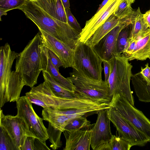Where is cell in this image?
I'll list each match as a JSON object with an SVG mask.
<instances>
[{
    "instance_id": "f35d334b",
    "label": "cell",
    "mask_w": 150,
    "mask_h": 150,
    "mask_svg": "<svg viewBox=\"0 0 150 150\" xmlns=\"http://www.w3.org/2000/svg\"><path fill=\"white\" fill-rule=\"evenodd\" d=\"M143 17L148 27L150 29V10L143 14Z\"/></svg>"
},
{
    "instance_id": "d590c367",
    "label": "cell",
    "mask_w": 150,
    "mask_h": 150,
    "mask_svg": "<svg viewBox=\"0 0 150 150\" xmlns=\"http://www.w3.org/2000/svg\"><path fill=\"white\" fill-rule=\"evenodd\" d=\"M140 73L147 84L150 85V67H149L148 63L146 64L145 68L141 67Z\"/></svg>"
},
{
    "instance_id": "ac0fdd59",
    "label": "cell",
    "mask_w": 150,
    "mask_h": 150,
    "mask_svg": "<svg viewBox=\"0 0 150 150\" xmlns=\"http://www.w3.org/2000/svg\"><path fill=\"white\" fill-rule=\"evenodd\" d=\"M132 27L129 38V40H138L150 33L139 7L134 11L131 15Z\"/></svg>"
},
{
    "instance_id": "f1b7e54d",
    "label": "cell",
    "mask_w": 150,
    "mask_h": 150,
    "mask_svg": "<svg viewBox=\"0 0 150 150\" xmlns=\"http://www.w3.org/2000/svg\"><path fill=\"white\" fill-rule=\"evenodd\" d=\"M128 0H121L113 12L114 14L120 19L130 16L134 11Z\"/></svg>"
},
{
    "instance_id": "9a60e30c",
    "label": "cell",
    "mask_w": 150,
    "mask_h": 150,
    "mask_svg": "<svg viewBox=\"0 0 150 150\" xmlns=\"http://www.w3.org/2000/svg\"><path fill=\"white\" fill-rule=\"evenodd\" d=\"M43 45L60 58L64 68L72 67L74 49L43 30L39 29Z\"/></svg>"
},
{
    "instance_id": "2e32d148",
    "label": "cell",
    "mask_w": 150,
    "mask_h": 150,
    "mask_svg": "<svg viewBox=\"0 0 150 150\" xmlns=\"http://www.w3.org/2000/svg\"><path fill=\"white\" fill-rule=\"evenodd\" d=\"M93 126L77 130H64L63 132L66 142L63 150H89Z\"/></svg>"
},
{
    "instance_id": "e575fe53",
    "label": "cell",
    "mask_w": 150,
    "mask_h": 150,
    "mask_svg": "<svg viewBox=\"0 0 150 150\" xmlns=\"http://www.w3.org/2000/svg\"><path fill=\"white\" fill-rule=\"evenodd\" d=\"M137 41L129 40L127 45L121 55L126 57L131 54L135 48Z\"/></svg>"
},
{
    "instance_id": "d6a6232c",
    "label": "cell",
    "mask_w": 150,
    "mask_h": 150,
    "mask_svg": "<svg viewBox=\"0 0 150 150\" xmlns=\"http://www.w3.org/2000/svg\"><path fill=\"white\" fill-rule=\"evenodd\" d=\"M48 52L52 63L56 69L59 71V68L63 66V63L58 57L51 50L48 49Z\"/></svg>"
},
{
    "instance_id": "83f0119b",
    "label": "cell",
    "mask_w": 150,
    "mask_h": 150,
    "mask_svg": "<svg viewBox=\"0 0 150 150\" xmlns=\"http://www.w3.org/2000/svg\"><path fill=\"white\" fill-rule=\"evenodd\" d=\"M91 123L86 117L82 116L78 117L70 120L65 127L64 130H72L90 127L94 125L91 124Z\"/></svg>"
},
{
    "instance_id": "277c9868",
    "label": "cell",
    "mask_w": 150,
    "mask_h": 150,
    "mask_svg": "<svg viewBox=\"0 0 150 150\" xmlns=\"http://www.w3.org/2000/svg\"><path fill=\"white\" fill-rule=\"evenodd\" d=\"M69 74L68 78L74 85V93L77 98L110 104L112 96L108 81L90 78L74 69Z\"/></svg>"
},
{
    "instance_id": "8fae6325",
    "label": "cell",
    "mask_w": 150,
    "mask_h": 150,
    "mask_svg": "<svg viewBox=\"0 0 150 150\" xmlns=\"http://www.w3.org/2000/svg\"><path fill=\"white\" fill-rule=\"evenodd\" d=\"M0 125L2 126L13 140L18 150H21L27 136H31L27 124L22 117L17 115H4L0 109Z\"/></svg>"
},
{
    "instance_id": "f546056e",
    "label": "cell",
    "mask_w": 150,
    "mask_h": 150,
    "mask_svg": "<svg viewBox=\"0 0 150 150\" xmlns=\"http://www.w3.org/2000/svg\"><path fill=\"white\" fill-rule=\"evenodd\" d=\"M47 130L48 139L52 144L51 147L53 150L57 149L62 145L61 136L62 132L55 129L49 123Z\"/></svg>"
},
{
    "instance_id": "ba28073f",
    "label": "cell",
    "mask_w": 150,
    "mask_h": 150,
    "mask_svg": "<svg viewBox=\"0 0 150 150\" xmlns=\"http://www.w3.org/2000/svg\"><path fill=\"white\" fill-rule=\"evenodd\" d=\"M16 103V115L24 119L31 136L45 142L49 138L47 129L44 125L43 118L39 117L34 110L32 103L25 96L20 97Z\"/></svg>"
},
{
    "instance_id": "7a4b0ae2",
    "label": "cell",
    "mask_w": 150,
    "mask_h": 150,
    "mask_svg": "<svg viewBox=\"0 0 150 150\" xmlns=\"http://www.w3.org/2000/svg\"><path fill=\"white\" fill-rule=\"evenodd\" d=\"M43 45L40 32L30 40L16 59L15 71L31 88L37 83L42 71V49Z\"/></svg>"
},
{
    "instance_id": "7bdbcfd3",
    "label": "cell",
    "mask_w": 150,
    "mask_h": 150,
    "mask_svg": "<svg viewBox=\"0 0 150 150\" xmlns=\"http://www.w3.org/2000/svg\"><path fill=\"white\" fill-rule=\"evenodd\" d=\"M131 4L134 2L135 0H128Z\"/></svg>"
},
{
    "instance_id": "ab89813d",
    "label": "cell",
    "mask_w": 150,
    "mask_h": 150,
    "mask_svg": "<svg viewBox=\"0 0 150 150\" xmlns=\"http://www.w3.org/2000/svg\"><path fill=\"white\" fill-rule=\"evenodd\" d=\"M61 1L65 9L70 8L69 0H61Z\"/></svg>"
},
{
    "instance_id": "1f68e13d",
    "label": "cell",
    "mask_w": 150,
    "mask_h": 150,
    "mask_svg": "<svg viewBox=\"0 0 150 150\" xmlns=\"http://www.w3.org/2000/svg\"><path fill=\"white\" fill-rule=\"evenodd\" d=\"M67 23L73 28L80 33L81 31V28L80 24L72 14L70 8L65 9Z\"/></svg>"
},
{
    "instance_id": "7402d4cb",
    "label": "cell",
    "mask_w": 150,
    "mask_h": 150,
    "mask_svg": "<svg viewBox=\"0 0 150 150\" xmlns=\"http://www.w3.org/2000/svg\"><path fill=\"white\" fill-rule=\"evenodd\" d=\"M131 79L139 100L145 102H150V85L147 84L140 72L132 74Z\"/></svg>"
},
{
    "instance_id": "74e56055",
    "label": "cell",
    "mask_w": 150,
    "mask_h": 150,
    "mask_svg": "<svg viewBox=\"0 0 150 150\" xmlns=\"http://www.w3.org/2000/svg\"><path fill=\"white\" fill-rule=\"evenodd\" d=\"M104 66L105 81H107L109 77L110 72V65L109 62L106 60L103 61Z\"/></svg>"
},
{
    "instance_id": "5bb4252c",
    "label": "cell",
    "mask_w": 150,
    "mask_h": 150,
    "mask_svg": "<svg viewBox=\"0 0 150 150\" xmlns=\"http://www.w3.org/2000/svg\"><path fill=\"white\" fill-rule=\"evenodd\" d=\"M110 108L101 110L97 113V118L91 135V146L93 150L109 142L112 136L110 127Z\"/></svg>"
},
{
    "instance_id": "4316f807",
    "label": "cell",
    "mask_w": 150,
    "mask_h": 150,
    "mask_svg": "<svg viewBox=\"0 0 150 150\" xmlns=\"http://www.w3.org/2000/svg\"><path fill=\"white\" fill-rule=\"evenodd\" d=\"M0 150H18L8 133L0 125Z\"/></svg>"
},
{
    "instance_id": "b9f144b4",
    "label": "cell",
    "mask_w": 150,
    "mask_h": 150,
    "mask_svg": "<svg viewBox=\"0 0 150 150\" xmlns=\"http://www.w3.org/2000/svg\"><path fill=\"white\" fill-rule=\"evenodd\" d=\"M8 11L4 9L0 8V21H1V17L2 16L6 15Z\"/></svg>"
},
{
    "instance_id": "44dd1931",
    "label": "cell",
    "mask_w": 150,
    "mask_h": 150,
    "mask_svg": "<svg viewBox=\"0 0 150 150\" xmlns=\"http://www.w3.org/2000/svg\"><path fill=\"white\" fill-rule=\"evenodd\" d=\"M120 19L113 13L95 32L87 43L93 47L105 35L119 25Z\"/></svg>"
},
{
    "instance_id": "52a82bcc",
    "label": "cell",
    "mask_w": 150,
    "mask_h": 150,
    "mask_svg": "<svg viewBox=\"0 0 150 150\" xmlns=\"http://www.w3.org/2000/svg\"><path fill=\"white\" fill-rule=\"evenodd\" d=\"M110 104L124 118L144 134L150 142V120L141 111L119 94L113 96Z\"/></svg>"
},
{
    "instance_id": "d4e9b609",
    "label": "cell",
    "mask_w": 150,
    "mask_h": 150,
    "mask_svg": "<svg viewBox=\"0 0 150 150\" xmlns=\"http://www.w3.org/2000/svg\"><path fill=\"white\" fill-rule=\"evenodd\" d=\"M132 146L122 137L113 135L109 142L101 145L96 150H129Z\"/></svg>"
},
{
    "instance_id": "5b68a950",
    "label": "cell",
    "mask_w": 150,
    "mask_h": 150,
    "mask_svg": "<svg viewBox=\"0 0 150 150\" xmlns=\"http://www.w3.org/2000/svg\"><path fill=\"white\" fill-rule=\"evenodd\" d=\"M110 65V74L108 80L112 96L120 94L132 105L134 100L130 87L132 66L121 54H117L108 61Z\"/></svg>"
},
{
    "instance_id": "8992f818",
    "label": "cell",
    "mask_w": 150,
    "mask_h": 150,
    "mask_svg": "<svg viewBox=\"0 0 150 150\" xmlns=\"http://www.w3.org/2000/svg\"><path fill=\"white\" fill-rule=\"evenodd\" d=\"M103 61L90 44L77 43L74 49L73 69L90 78L100 80L102 79Z\"/></svg>"
},
{
    "instance_id": "4fadbf2b",
    "label": "cell",
    "mask_w": 150,
    "mask_h": 150,
    "mask_svg": "<svg viewBox=\"0 0 150 150\" xmlns=\"http://www.w3.org/2000/svg\"><path fill=\"white\" fill-rule=\"evenodd\" d=\"M121 0H109L107 4L87 21L79 35L78 42H87L96 30L114 12Z\"/></svg>"
},
{
    "instance_id": "4dcf8cb0",
    "label": "cell",
    "mask_w": 150,
    "mask_h": 150,
    "mask_svg": "<svg viewBox=\"0 0 150 150\" xmlns=\"http://www.w3.org/2000/svg\"><path fill=\"white\" fill-rule=\"evenodd\" d=\"M26 0H0V8L8 11L18 9L23 6Z\"/></svg>"
},
{
    "instance_id": "7c38bea8",
    "label": "cell",
    "mask_w": 150,
    "mask_h": 150,
    "mask_svg": "<svg viewBox=\"0 0 150 150\" xmlns=\"http://www.w3.org/2000/svg\"><path fill=\"white\" fill-rule=\"evenodd\" d=\"M19 53L12 51L10 45L6 43L0 48V107L7 102L6 87L11 72L13 62Z\"/></svg>"
},
{
    "instance_id": "cb8c5ba5",
    "label": "cell",
    "mask_w": 150,
    "mask_h": 150,
    "mask_svg": "<svg viewBox=\"0 0 150 150\" xmlns=\"http://www.w3.org/2000/svg\"><path fill=\"white\" fill-rule=\"evenodd\" d=\"M42 71L44 81L56 96L64 98H77L74 92L67 89L55 81L48 72Z\"/></svg>"
},
{
    "instance_id": "3957f363",
    "label": "cell",
    "mask_w": 150,
    "mask_h": 150,
    "mask_svg": "<svg viewBox=\"0 0 150 150\" xmlns=\"http://www.w3.org/2000/svg\"><path fill=\"white\" fill-rule=\"evenodd\" d=\"M25 96L32 103L43 108H52L60 110L72 109L93 108L96 103L86 99L75 98H64L56 96L45 81L31 88Z\"/></svg>"
},
{
    "instance_id": "d6986e66",
    "label": "cell",
    "mask_w": 150,
    "mask_h": 150,
    "mask_svg": "<svg viewBox=\"0 0 150 150\" xmlns=\"http://www.w3.org/2000/svg\"><path fill=\"white\" fill-rule=\"evenodd\" d=\"M43 10L55 18L67 23L65 8L61 0H34Z\"/></svg>"
},
{
    "instance_id": "8d00e7d4",
    "label": "cell",
    "mask_w": 150,
    "mask_h": 150,
    "mask_svg": "<svg viewBox=\"0 0 150 150\" xmlns=\"http://www.w3.org/2000/svg\"><path fill=\"white\" fill-rule=\"evenodd\" d=\"M34 150H50L47 146L45 142H44L40 140L35 138L34 143Z\"/></svg>"
},
{
    "instance_id": "6da1fadb",
    "label": "cell",
    "mask_w": 150,
    "mask_h": 150,
    "mask_svg": "<svg viewBox=\"0 0 150 150\" xmlns=\"http://www.w3.org/2000/svg\"><path fill=\"white\" fill-rule=\"evenodd\" d=\"M18 9L41 29L75 49L80 33L68 23L53 17L40 6L34 0H26Z\"/></svg>"
},
{
    "instance_id": "30bf717a",
    "label": "cell",
    "mask_w": 150,
    "mask_h": 150,
    "mask_svg": "<svg viewBox=\"0 0 150 150\" xmlns=\"http://www.w3.org/2000/svg\"><path fill=\"white\" fill-rule=\"evenodd\" d=\"M131 23V18L122 19L118 25L105 35L93 47L103 61H108L117 54V44L118 35L123 28Z\"/></svg>"
},
{
    "instance_id": "836d02e7",
    "label": "cell",
    "mask_w": 150,
    "mask_h": 150,
    "mask_svg": "<svg viewBox=\"0 0 150 150\" xmlns=\"http://www.w3.org/2000/svg\"><path fill=\"white\" fill-rule=\"evenodd\" d=\"M35 138L32 136H27L21 150H34V143Z\"/></svg>"
},
{
    "instance_id": "60d3db41",
    "label": "cell",
    "mask_w": 150,
    "mask_h": 150,
    "mask_svg": "<svg viewBox=\"0 0 150 150\" xmlns=\"http://www.w3.org/2000/svg\"><path fill=\"white\" fill-rule=\"evenodd\" d=\"M109 0H104L101 4L99 5L96 13L98 12L108 2Z\"/></svg>"
},
{
    "instance_id": "484cf974",
    "label": "cell",
    "mask_w": 150,
    "mask_h": 150,
    "mask_svg": "<svg viewBox=\"0 0 150 150\" xmlns=\"http://www.w3.org/2000/svg\"><path fill=\"white\" fill-rule=\"evenodd\" d=\"M132 27L131 23L123 28L120 32L117 40V54H121L123 52L128 42Z\"/></svg>"
},
{
    "instance_id": "e0dca14e",
    "label": "cell",
    "mask_w": 150,
    "mask_h": 150,
    "mask_svg": "<svg viewBox=\"0 0 150 150\" xmlns=\"http://www.w3.org/2000/svg\"><path fill=\"white\" fill-rule=\"evenodd\" d=\"M42 71L48 72L53 79L67 89L74 92L75 87L71 81L68 77L63 76L55 67L50 58L48 48L43 44L41 54Z\"/></svg>"
},
{
    "instance_id": "ee69618b",
    "label": "cell",
    "mask_w": 150,
    "mask_h": 150,
    "mask_svg": "<svg viewBox=\"0 0 150 150\" xmlns=\"http://www.w3.org/2000/svg\"><path fill=\"white\" fill-rule=\"evenodd\" d=\"M150 59V57L149 58Z\"/></svg>"
},
{
    "instance_id": "9c48e42d",
    "label": "cell",
    "mask_w": 150,
    "mask_h": 150,
    "mask_svg": "<svg viewBox=\"0 0 150 150\" xmlns=\"http://www.w3.org/2000/svg\"><path fill=\"white\" fill-rule=\"evenodd\" d=\"M110 118L117 129L118 135L132 146H144L150 142L147 137L124 118L111 107L109 110Z\"/></svg>"
},
{
    "instance_id": "603a6c76",
    "label": "cell",
    "mask_w": 150,
    "mask_h": 150,
    "mask_svg": "<svg viewBox=\"0 0 150 150\" xmlns=\"http://www.w3.org/2000/svg\"><path fill=\"white\" fill-rule=\"evenodd\" d=\"M150 57V33L138 40L131 54L126 57L129 61L146 60Z\"/></svg>"
},
{
    "instance_id": "ffe728a7",
    "label": "cell",
    "mask_w": 150,
    "mask_h": 150,
    "mask_svg": "<svg viewBox=\"0 0 150 150\" xmlns=\"http://www.w3.org/2000/svg\"><path fill=\"white\" fill-rule=\"evenodd\" d=\"M25 84L15 71H12L8 80L6 93L7 102H14L20 97L21 91Z\"/></svg>"
}]
</instances>
